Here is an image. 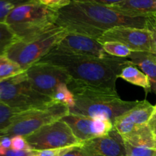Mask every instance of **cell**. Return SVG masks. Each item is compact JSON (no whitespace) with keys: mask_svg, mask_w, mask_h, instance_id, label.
I'll list each match as a JSON object with an SVG mask.
<instances>
[{"mask_svg":"<svg viewBox=\"0 0 156 156\" xmlns=\"http://www.w3.org/2000/svg\"><path fill=\"white\" fill-rule=\"evenodd\" d=\"M56 25L67 31L98 39L106 31L116 27H131L151 30L152 16H129L113 10L107 5L72 0L58 10Z\"/></svg>","mask_w":156,"mask_h":156,"instance_id":"6da1fadb","label":"cell"},{"mask_svg":"<svg viewBox=\"0 0 156 156\" xmlns=\"http://www.w3.org/2000/svg\"><path fill=\"white\" fill-rule=\"evenodd\" d=\"M41 62L63 69L75 82L96 89L117 94L116 82L128 59L112 56L108 59L50 52Z\"/></svg>","mask_w":156,"mask_h":156,"instance_id":"7a4b0ae2","label":"cell"},{"mask_svg":"<svg viewBox=\"0 0 156 156\" xmlns=\"http://www.w3.org/2000/svg\"><path fill=\"white\" fill-rule=\"evenodd\" d=\"M74 94L75 104L70 108L69 114H79L92 118H103L114 121L133 108L140 101H126L117 94L107 92L78 83L73 79L67 85Z\"/></svg>","mask_w":156,"mask_h":156,"instance_id":"3957f363","label":"cell"},{"mask_svg":"<svg viewBox=\"0 0 156 156\" xmlns=\"http://www.w3.org/2000/svg\"><path fill=\"white\" fill-rule=\"evenodd\" d=\"M57 16V10L34 1L15 8L5 23L20 41H27L56 27Z\"/></svg>","mask_w":156,"mask_h":156,"instance_id":"277c9868","label":"cell"},{"mask_svg":"<svg viewBox=\"0 0 156 156\" xmlns=\"http://www.w3.org/2000/svg\"><path fill=\"white\" fill-rule=\"evenodd\" d=\"M67 32L63 27L56 26L33 39L16 41L7 49L5 55L26 71L47 56Z\"/></svg>","mask_w":156,"mask_h":156,"instance_id":"5b68a950","label":"cell"},{"mask_svg":"<svg viewBox=\"0 0 156 156\" xmlns=\"http://www.w3.org/2000/svg\"><path fill=\"white\" fill-rule=\"evenodd\" d=\"M0 101L21 111L44 108L56 103L30 85L25 72L0 82Z\"/></svg>","mask_w":156,"mask_h":156,"instance_id":"8992f818","label":"cell"},{"mask_svg":"<svg viewBox=\"0 0 156 156\" xmlns=\"http://www.w3.org/2000/svg\"><path fill=\"white\" fill-rule=\"evenodd\" d=\"M69 113L68 107L59 103L22 111L14 117L12 123L8 127L0 131V136H27L45 125L60 120Z\"/></svg>","mask_w":156,"mask_h":156,"instance_id":"52a82bcc","label":"cell"},{"mask_svg":"<svg viewBox=\"0 0 156 156\" xmlns=\"http://www.w3.org/2000/svg\"><path fill=\"white\" fill-rule=\"evenodd\" d=\"M24 138L30 149L34 151L62 149L82 143L76 138L69 126L62 119L45 125Z\"/></svg>","mask_w":156,"mask_h":156,"instance_id":"ba28073f","label":"cell"},{"mask_svg":"<svg viewBox=\"0 0 156 156\" xmlns=\"http://www.w3.org/2000/svg\"><path fill=\"white\" fill-rule=\"evenodd\" d=\"M25 73L35 90L50 98L59 85H68L72 79L63 69L41 61L29 67Z\"/></svg>","mask_w":156,"mask_h":156,"instance_id":"9c48e42d","label":"cell"},{"mask_svg":"<svg viewBox=\"0 0 156 156\" xmlns=\"http://www.w3.org/2000/svg\"><path fill=\"white\" fill-rule=\"evenodd\" d=\"M152 32L148 29L131 27H116L105 32L98 41L103 44L108 41L118 42L133 52L150 53Z\"/></svg>","mask_w":156,"mask_h":156,"instance_id":"30bf717a","label":"cell"},{"mask_svg":"<svg viewBox=\"0 0 156 156\" xmlns=\"http://www.w3.org/2000/svg\"><path fill=\"white\" fill-rule=\"evenodd\" d=\"M50 52L82 55L101 59L112 57L105 51L102 44L97 39L69 31Z\"/></svg>","mask_w":156,"mask_h":156,"instance_id":"8fae6325","label":"cell"},{"mask_svg":"<svg viewBox=\"0 0 156 156\" xmlns=\"http://www.w3.org/2000/svg\"><path fill=\"white\" fill-rule=\"evenodd\" d=\"M69 126L74 135L80 142L107 135L114 127L111 121L103 118H92L69 113L62 118Z\"/></svg>","mask_w":156,"mask_h":156,"instance_id":"7c38bea8","label":"cell"},{"mask_svg":"<svg viewBox=\"0 0 156 156\" xmlns=\"http://www.w3.org/2000/svg\"><path fill=\"white\" fill-rule=\"evenodd\" d=\"M82 146L89 156H126L124 140L115 127L107 135L83 142Z\"/></svg>","mask_w":156,"mask_h":156,"instance_id":"4fadbf2b","label":"cell"},{"mask_svg":"<svg viewBox=\"0 0 156 156\" xmlns=\"http://www.w3.org/2000/svg\"><path fill=\"white\" fill-rule=\"evenodd\" d=\"M155 106L148 101H140L130 111L119 117L114 123V127L120 133L123 138L146 126L154 111Z\"/></svg>","mask_w":156,"mask_h":156,"instance_id":"5bb4252c","label":"cell"},{"mask_svg":"<svg viewBox=\"0 0 156 156\" xmlns=\"http://www.w3.org/2000/svg\"><path fill=\"white\" fill-rule=\"evenodd\" d=\"M108 7L129 16L149 17L156 15V0H123Z\"/></svg>","mask_w":156,"mask_h":156,"instance_id":"9a60e30c","label":"cell"},{"mask_svg":"<svg viewBox=\"0 0 156 156\" xmlns=\"http://www.w3.org/2000/svg\"><path fill=\"white\" fill-rule=\"evenodd\" d=\"M127 59L148 76L152 91L156 95V58L151 53L133 52Z\"/></svg>","mask_w":156,"mask_h":156,"instance_id":"2e32d148","label":"cell"},{"mask_svg":"<svg viewBox=\"0 0 156 156\" xmlns=\"http://www.w3.org/2000/svg\"><path fill=\"white\" fill-rule=\"evenodd\" d=\"M118 78H121L133 85L141 87L145 90L146 94L152 91L150 81L148 76L138 67L131 63L129 59L127 64L122 69Z\"/></svg>","mask_w":156,"mask_h":156,"instance_id":"e0dca14e","label":"cell"},{"mask_svg":"<svg viewBox=\"0 0 156 156\" xmlns=\"http://www.w3.org/2000/svg\"><path fill=\"white\" fill-rule=\"evenodd\" d=\"M24 71L18 63L5 55L0 56V82L21 74Z\"/></svg>","mask_w":156,"mask_h":156,"instance_id":"ac0fdd59","label":"cell"},{"mask_svg":"<svg viewBox=\"0 0 156 156\" xmlns=\"http://www.w3.org/2000/svg\"><path fill=\"white\" fill-rule=\"evenodd\" d=\"M18 41L19 39L9 26L6 23L0 22V56L5 55L7 49Z\"/></svg>","mask_w":156,"mask_h":156,"instance_id":"d6986e66","label":"cell"},{"mask_svg":"<svg viewBox=\"0 0 156 156\" xmlns=\"http://www.w3.org/2000/svg\"><path fill=\"white\" fill-rule=\"evenodd\" d=\"M51 98L56 103L66 105L69 109L73 107L75 104L74 94L69 89L66 84L59 85L54 91Z\"/></svg>","mask_w":156,"mask_h":156,"instance_id":"ffe728a7","label":"cell"},{"mask_svg":"<svg viewBox=\"0 0 156 156\" xmlns=\"http://www.w3.org/2000/svg\"><path fill=\"white\" fill-rule=\"evenodd\" d=\"M102 45H103L105 51L108 54L114 56V57L127 59L130 56L131 53L133 52L129 47L118 42L108 41V42L103 43Z\"/></svg>","mask_w":156,"mask_h":156,"instance_id":"44dd1931","label":"cell"},{"mask_svg":"<svg viewBox=\"0 0 156 156\" xmlns=\"http://www.w3.org/2000/svg\"><path fill=\"white\" fill-rule=\"evenodd\" d=\"M21 112L22 111L11 108L0 101V131L8 127L12 123L14 117Z\"/></svg>","mask_w":156,"mask_h":156,"instance_id":"7402d4cb","label":"cell"},{"mask_svg":"<svg viewBox=\"0 0 156 156\" xmlns=\"http://www.w3.org/2000/svg\"><path fill=\"white\" fill-rule=\"evenodd\" d=\"M37 0H0V22L5 23L8 15L17 6Z\"/></svg>","mask_w":156,"mask_h":156,"instance_id":"603a6c76","label":"cell"},{"mask_svg":"<svg viewBox=\"0 0 156 156\" xmlns=\"http://www.w3.org/2000/svg\"><path fill=\"white\" fill-rule=\"evenodd\" d=\"M125 142V141H124ZM126 156H154L156 150L143 146H135L125 142Z\"/></svg>","mask_w":156,"mask_h":156,"instance_id":"cb8c5ba5","label":"cell"},{"mask_svg":"<svg viewBox=\"0 0 156 156\" xmlns=\"http://www.w3.org/2000/svg\"><path fill=\"white\" fill-rule=\"evenodd\" d=\"M11 149L18 151L31 150L26 139L21 136H15L12 137V147H11Z\"/></svg>","mask_w":156,"mask_h":156,"instance_id":"d4e9b609","label":"cell"},{"mask_svg":"<svg viewBox=\"0 0 156 156\" xmlns=\"http://www.w3.org/2000/svg\"><path fill=\"white\" fill-rule=\"evenodd\" d=\"M37 1L47 7L58 11L62 8L68 5L72 0H37Z\"/></svg>","mask_w":156,"mask_h":156,"instance_id":"484cf974","label":"cell"},{"mask_svg":"<svg viewBox=\"0 0 156 156\" xmlns=\"http://www.w3.org/2000/svg\"><path fill=\"white\" fill-rule=\"evenodd\" d=\"M35 151L24 150L18 151L12 149H5L0 148V156H34Z\"/></svg>","mask_w":156,"mask_h":156,"instance_id":"4316f807","label":"cell"},{"mask_svg":"<svg viewBox=\"0 0 156 156\" xmlns=\"http://www.w3.org/2000/svg\"><path fill=\"white\" fill-rule=\"evenodd\" d=\"M70 147L62 148V149H46V150L35 151L34 156H61L65 153Z\"/></svg>","mask_w":156,"mask_h":156,"instance_id":"83f0119b","label":"cell"},{"mask_svg":"<svg viewBox=\"0 0 156 156\" xmlns=\"http://www.w3.org/2000/svg\"><path fill=\"white\" fill-rule=\"evenodd\" d=\"M61 156H89L83 149L82 144L72 146Z\"/></svg>","mask_w":156,"mask_h":156,"instance_id":"f1b7e54d","label":"cell"},{"mask_svg":"<svg viewBox=\"0 0 156 156\" xmlns=\"http://www.w3.org/2000/svg\"><path fill=\"white\" fill-rule=\"evenodd\" d=\"M147 125L156 141V105H155L154 111L152 112V115H151L150 118H149Z\"/></svg>","mask_w":156,"mask_h":156,"instance_id":"f546056e","label":"cell"},{"mask_svg":"<svg viewBox=\"0 0 156 156\" xmlns=\"http://www.w3.org/2000/svg\"><path fill=\"white\" fill-rule=\"evenodd\" d=\"M76 1H82V2H88L97 3V4L103 5H112L117 4L119 2H121L123 0H76Z\"/></svg>","mask_w":156,"mask_h":156,"instance_id":"4dcf8cb0","label":"cell"},{"mask_svg":"<svg viewBox=\"0 0 156 156\" xmlns=\"http://www.w3.org/2000/svg\"><path fill=\"white\" fill-rule=\"evenodd\" d=\"M12 147V137L7 136H0V148L5 149Z\"/></svg>","mask_w":156,"mask_h":156,"instance_id":"1f68e13d","label":"cell"},{"mask_svg":"<svg viewBox=\"0 0 156 156\" xmlns=\"http://www.w3.org/2000/svg\"><path fill=\"white\" fill-rule=\"evenodd\" d=\"M150 53L156 58V32H152V47Z\"/></svg>","mask_w":156,"mask_h":156,"instance_id":"d6a6232c","label":"cell"},{"mask_svg":"<svg viewBox=\"0 0 156 156\" xmlns=\"http://www.w3.org/2000/svg\"><path fill=\"white\" fill-rule=\"evenodd\" d=\"M152 17V26L151 31L152 32H156V15H153Z\"/></svg>","mask_w":156,"mask_h":156,"instance_id":"836d02e7","label":"cell"},{"mask_svg":"<svg viewBox=\"0 0 156 156\" xmlns=\"http://www.w3.org/2000/svg\"><path fill=\"white\" fill-rule=\"evenodd\" d=\"M154 156H156V152H155V155H154Z\"/></svg>","mask_w":156,"mask_h":156,"instance_id":"e575fe53","label":"cell"}]
</instances>
